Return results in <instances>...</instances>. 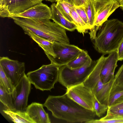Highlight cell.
I'll list each match as a JSON object with an SVG mask.
<instances>
[{
    "mask_svg": "<svg viewBox=\"0 0 123 123\" xmlns=\"http://www.w3.org/2000/svg\"><path fill=\"white\" fill-rule=\"evenodd\" d=\"M43 105L55 117L68 123H86L94 119L96 115L94 111L81 106L66 93L60 96H49Z\"/></svg>",
    "mask_w": 123,
    "mask_h": 123,
    "instance_id": "6da1fadb",
    "label": "cell"
},
{
    "mask_svg": "<svg viewBox=\"0 0 123 123\" xmlns=\"http://www.w3.org/2000/svg\"><path fill=\"white\" fill-rule=\"evenodd\" d=\"M9 18L12 19L24 31H31L54 43L70 44L66 30L50 19H35L15 16Z\"/></svg>",
    "mask_w": 123,
    "mask_h": 123,
    "instance_id": "7a4b0ae2",
    "label": "cell"
},
{
    "mask_svg": "<svg viewBox=\"0 0 123 123\" xmlns=\"http://www.w3.org/2000/svg\"><path fill=\"white\" fill-rule=\"evenodd\" d=\"M123 39V23L117 19L107 20L93 40L95 49L103 55L117 51Z\"/></svg>",
    "mask_w": 123,
    "mask_h": 123,
    "instance_id": "3957f363",
    "label": "cell"
},
{
    "mask_svg": "<svg viewBox=\"0 0 123 123\" xmlns=\"http://www.w3.org/2000/svg\"><path fill=\"white\" fill-rule=\"evenodd\" d=\"M106 58L103 55L96 60L93 70L83 83L91 90L100 102L108 106L110 93L113 85L114 78L105 84L101 80V72Z\"/></svg>",
    "mask_w": 123,
    "mask_h": 123,
    "instance_id": "277c9868",
    "label": "cell"
},
{
    "mask_svg": "<svg viewBox=\"0 0 123 123\" xmlns=\"http://www.w3.org/2000/svg\"><path fill=\"white\" fill-rule=\"evenodd\" d=\"M59 67L51 63L28 72L27 76L35 88L42 91H50L58 81Z\"/></svg>",
    "mask_w": 123,
    "mask_h": 123,
    "instance_id": "5b68a950",
    "label": "cell"
},
{
    "mask_svg": "<svg viewBox=\"0 0 123 123\" xmlns=\"http://www.w3.org/2000/svg\"><path fill=\"white\" fill-rule=\"evenodd\" d=\"M96 62L91 59L82 66L71 69L66 65L59 67L58 82L67 89L82 83L93 70Z\"/></svg>",
    "mask_w": 123,
    "mask_h": 123,
    "instance_id": "8992f818",
    "label": "cell"
},
{
    "mask_svg": "<svg viewBox=\"0 0 123 123\" xmlns=\"http://www.w3.org/2000/svg\"><path fill=\"white\" fill-rule=\"evenodd\" d=\"M95 12V19L93 27L90 30V38H95L97 32L109 17L120 7L116 0H94Z\"/></svg>",
    "mask_w": 123,
    "mask_h": 123,
    "instance_id": "52a82bcc",
    "label": "cell"
},
{
    "mask_svg": "<svg viewBox=\"0 0 123 123\" xmlns=\"http://www.w3.org/2000/svg\"><path fill=\"white\" fill-rule=\"evenodd\" d=\"M53 47L56 57H47L53 63L59 67L67 64L76 57L83 49L74 45L54 43Z\"/></svg>",
    "mask_w": 123,
    "mask_h": 123,
    "instance_id": "ba28073f",
    "label": "cell"
},
{
    "mask_svg": "<svg viewBox=\"0 0 123 123\" xmlns=\"http://www.w3.org/2000/svg\"><path fill=\"white\" fill-rule=\"evenodd\" d=\"M31 84L25 74L15 86L12 93L15 111H26Z\"/></svg>",
    "mask_w": 123,
    "mask_h": 123,
    "instance_id": "9c48e42d",
    "label": "cell"
},
{
    "mask_svg": "<svg viewBox=\"0 0 123 123\" xmlns=\"http://www.w3.org/2000/svg\"><path fill=\"white\" fill-rule=\"evenodd\" d=\"M71 99L87 109L94 111L93 102L95 96L83 83L67 89L66 93Z\"/></svg>",
    "mask_w": 123,
    "mask_h": 123,
    "instance_id": "30bf717a",
    "label": "cell"
},
{
    "mask_svg": "<svg viewBox=\"0 0 123 123\" xmlns=\"http://www.w3.org/2000/svg\"><path fill=\"white\" fill-rule=\"evenodd\" d=\"M43 0H3L0 4L1 17L9 18L42 3Z\"/></svg>",
    "mask_w": 123,
    "mask_h": 123,
    "instance_id": "8fae6325",
    "label": "cell"
},
{
    "mask_svg": "<svg viewBox=\"0 0 123 123\" xmlns=\"http://www.w3.org/2000/svg\"><path fill=\"white\" fill-rule=\"evenodd\" d=\"M0 66L14 87L25 74L24 62L12 60L7 57H0Z\"/></svg>",
    "mask_w": 123,
    "mask_h": 123,
    "instance_id": "7c38bea8",
    "label": "cell"
},
{
    "mask_svg": "<svg viewBox=\"0 0 123 123\" xmlns=\"http://www.w3.org/2000/svg\"><path fill=\"white\" fill-rule=\"evenodd\" d=\"M11 16L35 19L50 20L51 19L52 13L51 8L42 2L32 6L24 12Z\"/></svg>",
    "mask_w": 123,
    "mask_h": 123,
    "instance_id": "4fadbf2b",
    "label": "cell"
},
{
    "mask_svg": "<svg viewBox=\"0 0 123 123\" xmlns=\"http://www.w3.org/2000/svg\"><path fill=\"white\" fill-rule=\"evenodd\" d=\"M118 61L117 51H115L109 54L102 67L100 74L101 80L103 83L109 82L114 78V73L117 66Z\"/></svg>",
    "mask_w": 123,
    "mask_h": 123,
    "instance_id": "5bb4252c",
    "label": "cell"
},
{
    "mask_svg": "<svg viewBox=\"0 0 123 123\" xmlns=\"http://www.w3.org/2000/svg\"><path fill=\"white\" fill-rule=\"evenodd\" d=\"M43 104L33 102L28 106L26 112L35 123H50L48 114L44 110Z\"/></svg>",
    "mask_w": 123,
    "mask_h": 123,
    "instance_id": "9a60e30c",
    "label": "cell"
},
{
    "mask_svg": "<svg viewBox=\"0 0 123 123\" xmlns=\"http://www.w3.org/2000/svg\"><path fill=\"white\" fill-rule=\"evenodd\" d=\"M50 8L52 13L51 19L53 22L68 31H72L76 30V25L63 16L57 8L55 3L52 4Z\"/></svg>",
    "mask_w": 123,
    "mask_h": 123,
    "instance_id": "2e32d148",
    "label": "cell"
},
{
    "mask_svg": "<svg viewBox=\"0 0 123 123\" xmlns=\"http://www.w3.org/2000/svg\"><path fill=\"white\" fill-rule=\"evenodd\" d=\"M24 32L25 34L30 36L43 49L47 57H55L56 55L53 48V42L40 37L31 31H26Z\"/></svg>",
    "mask_w": 123,
    "mask_h": 123,
    "instance_id": "e0dca14e",
    "label": "cell"
},
{
    "mask_svg": "<svg viewBox=\"0 0 123 123\" xmlns=\"http://www.w3.org/2000/svg\"><path fill=\"white\" fill-rule=\"evenodd\" d=\"M3 111L14 123H35L26 111H12L8 109Z\"/></svg>",
    "mask_w": 123,
    "mask_h": 123,
    "instance_id": "ac0fdd59",
    "label": "cell"
},
{
    "mask_svg": "<svg viewBox=\"0 0 123 123\" xmlns=\"http://www.w3.org/2000/svg\"><path fill=\"white\" fill-rule=\"evenodd\" d=\"M70 9L71 15L77 27L76 30L84 35L89 30L88 27L77 12L74 6L72 5Z\"/></svg>",
    "mask_w": 123,
    "mask_h": 123,
    "instance_id": "d6986e66",
    "label": "cell"
},
{
    "mask_svg": "<svg viewBox=\"0 0 123 123\" xmlns=\"http://www.w3.org/2000/svg\"><path fill=\"white\" fill-rule=\"evenodd\" d=\"M91 58L87 52L83 50L75 58L69 62L66 65L71 69L80 67Z\"/></svg>",
    "mask_w": 123,
    "mask_h": 123,
    "instance_id": "ffe728a7",
    "label": "cell"
},
{
    "mask_svg": "<svg viewBox=\"0 0 123 123\" xmlns=\"http://www.w3.org/2000/svg\"><path fill=\"white\" fill-rule=\"evenodd\" d=\"M86 123H123V117L114 114L108 108L105 117L99 119H94Z\"/></svg>",
    "mask_w": 123,
    "mask_h": 123,
    "instance_id": "44dd1931",
    "label": "cell"
},
{
    "mask_svg": "<svg viewBox=\"0 0 123 123\" xmlns=\"http://www.w3.org/2000/svg\"><path fill=\"white\" fill-rule=\"evenodd\" d=\"M0 100L6 109L15 111L12 94L8 93L0 85Z\"/></svg>",
    "mask_w": 123,
    "mask_h": 123,
    "instance_id": "7402d4cb",
    "label": "cell"
},
{
    "mask_svg": "<svg viewBox=\"0 0 123 123\" xmlns=\"http://www.w3.org/2000/svg\"><path fill=\"white\" fill-rule=\"evenodd\" d=\"M123 95V84L114 81L109 97L108 107L111 106L118 98Z\"/></svg>",
    "mask_w": 123,
    "mask_h": 123,
    "instance_id": "603a6c76",
    "label": "cell"
},
{
    "mask_svg": "<svg viewBox=\"0 0 123 123\" xmlns=\"http://www.w3.org/2000/svg\"><path fill=\"white\" fill-rule=\"evenodd\" d=\"M83 7L87 16L90 30L93 27L95 19V12L94 0H88L87 3Z\"/></svg>",
    "mask_w": 123,
    "mask_h": 123,
    "instance_id": "cb8c5ba5",
    "label": "cell"
},
{
    "mask_svg": "<svg viewBox=\"0 0 123 123\" xmlns=\"http://www.w3.org/2000/svg\"><path fill=\"white\" fill-rule=\"evenodd\" d=\"M0 85L9 93L12 94L14 88L10 80L6 76L0 66Z\"/></svg>",
    "mask_w": 123,
    "mask_h": 123,
    "instance_id": "d4e9b609",
    "label": "cell"
},
{
    "mask_svg": "<svg viewBox=\"0 0 123 123\" xmlns=\"http://www.w3.org/2000/svg\"><path fill=\"white\" fill-rule=\"evenodd\" d=\"M56 5L63 16L69 21L74 24L70 15V7L73 5L65 2H57Z\"/></svg>",
    "mask_w": 123,
    "mask_h": 123,
    "instance_id": "484cf974",
    "label": "cell"
},
{
    "mask_svg": "<svg viewBox=\"0 0 123 123\" xmlns=\"http://www.w3.org/2000/svg\"><path fill=\"white\" fill-rule=\"evenodd\" d=\"M93 107L96 115L100 117L107 111L108 106L101 104L95 96L93 102Z\"/></svg>",
    "mask_w": 123,
    "mask_h": 123,
    "instance_id": "4316f807",
    "label": "cell"
},
{
    "mask_svg": "<svg viewBox=\"0 0 123 123\" xmlns=\"http://www.w3.org/2000/svg\"><path fill=\"white\" fill-rule=\"evenodd\" d=\"M74 6L77 12L88 27L89 30L88 17L84 7L82 6Z\"/></svg>",
    "mask_w": 123,
    "mask_h": 123,
    "instance_id": "83f0119b",
    "label": "cell"
},
{
    "mask_svg": "<svg viewBox=\"0 0 123 123\" xmlns=\"http://www.w3.org/2000/svg\"><path fill=\"white\" fill-rule=\"evenodd\" d=\"M109 109H123V95L117 99L110 107Z\"/></svg>",
    "mask_w": 123,
    "mask_h": 123,
    "instance_id": "f1b7e54d",
    "label": "cell"
},
{
    "mask_svg": "<svg viewBox=\"0 0 123 123\" xmlns=\"http://www.w3.org/2000/svg\"><path fill=\"white\" fill-rule=\"evenodd\" d=\"M114 81L117 83L123 84V64L119 68L114 75Z\"/></svg>",
    "mask_w": 123,
    "mask_h": 123,
    "instance_id": "f546056e",
    "label": "cell"
},
{
    "mask_svg": "<svg viewBox=\"0 0 123 123\" xmlns=\"http://www.w3.org/2000/svg\"><path fill=\"white\" fill-rule=\"evenodd\" d=\"M118 61L123 60V39L120 44L117 50Z\"/></svg>",
    "mask_w": 123,
    "mask_h": 123,
    "instance_id": "4dcf8cb0",
    "label": "cell"
},
{
    "mask_svg": "<svg viewBox=\"0 0 123 123\" xmlns=\"http://www.w3.org/2000/svg\"><path fill=\"white\" fill-rule=\"evenodd\" d=\"M75 6L84 7L87 3L88 0H73Z\"/></svg>",
    "mask_w": 123,
    "mask_h": 123,
    "instance_id": "1f68e13d",
    "label": "cell"
},
{
    "mask_svg": "<svg viewBox=\"0 0 123 123\" xmlns=\"http://www.w3.org/2000/svg\"><path fill=\"white\" fill-rule=\"evenodd\" d=\"M109 109L110 111L112 113L123 117V109Z\"/></svg>",
    "mask_w": 123,
    "mask_h": 123,
    "instance_id": "d6a6232c",
    "label": "cell"
},
{
    "mask_svg": "<svg viewBox=\"0 0 123 123\" xmlns=\"http://www.w3.org/2000/svg\"><path fill=\"white\" fill-rule=\"evenodd\" d=\"M57 2H65L74 5L73 0H57Z\"/></svg>",
    "mask_w": 123,
    "mask_h": 123,
    "instance_id": "836d02e7",
    "label": "cell"
},
{
    "mask_svg": "<svg viewBox=\"0 0 123 123\" xmlns=\"http://www.w3.org/2000/svg\"><path fill=\"white\" fill-rule=\"evenodd\" d=\"M120 4L121 8L123 7V0H116Z\"/></svg>",
    "mask_w": 123,
    "mask_h": 123,
    "instance_id": "e575fe53",
    "label": "cell"
},
{
    "mask_svg": "<svg viewBox=\"0 0 123 123\" xmlns=\"http://www.w3.org/2000/svg\"><path fill=\"white\" fill-rule=\"evenodd\" d=\"M3 0H0V4H1L2 3Z\"/></svg>",
    "mask_w": 123,
    "mask_h": 123,
    "instance_id": "d590c367",
    "label": "cell"
},
{
    "mask_svg": "<svg viewBox=\"0 0 123 123\" xmlns=\"http://www.w3.org/2000/svg\"><path fill=\"white\" fill-rule=\"evenodd\" d=\"M45 0L46 1H49L51 2H53V0Z\"/></svg>",
    "mask_w": 123,
    "mask_h": 123,
    "instance_id": "8d00e7d4",
    "label": "cell"
},
{
    "mask_svg": "<svg viewBox=\"0 0 123 123\" xmlns=\"http://www.w3.org/2000/svg\"><path fill=\"white\" fill-rule=\"evenodd\" d=\"M57 0H53V2L55 1L56 2Z\"/></svg>",
    "mask_w": 123,
    "mask_h": 123,
    "instance_id": "74e56055",
    "label": "cell"
},
{
    "mask_svg": "<svg viewBox=\"0 0 123 123\" xmlns=\"http://www.w3.org/2000/svg\"><path fill=\"white\" fill-rule=\"evenodd\" d=\"M123 10V7H122V8H121Z\"/></svg>",
    "mask_w": 123,
    "mask_h": 123,
    "instance_id": "f35d334b",
    "label": "cell"
},
{
    "mask_svg": "<svg viewBox=\"0 0 123 123\" xmlns=\"http://www.w3.org/2000/svg\"></svg>",
    "mask_w": 123,
    "mask_h": 123,
    "instance_id": "ab89813d",
    "label": "cell"
}]
</instances>
